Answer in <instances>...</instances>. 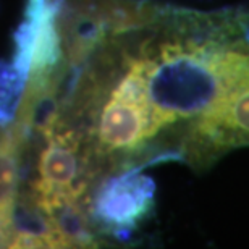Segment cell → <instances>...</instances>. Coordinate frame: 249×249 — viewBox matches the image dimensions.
<instances>
[{
    "label": "cell",
    "mask_w": 249,
    "mask_h": 249,
    "mask_svg": "<svg viewBox=\"0 0 249 249\" xmlns=\"http://www.w3.org/2000/svg\"><path fill=\"white\" fill-rule=\"evenodd\" d=\"M249 57V12L97 0L78 19L39 129L79 144L92 180L181 162L196 123Z\"/></svg>",
    "instance_id": "6da1fadb"
},
{
    "label": "cell",
    "mask_w": 249,
    "mask_h": 249,
    "mask_svg": "<svg viewBox=\"0 0 249 249\" xmlns=\"http://www.w3.org/2000/svg\"><path fill=\"white\" fill-rule=\"evenodd\" d=\"M249 147V57L213 107L196 123L183 163L206 170L233 149Z\"/></svg>",
    "instance_id": "7a4b0ae2"
},
{
    "label": "cell",
    "mask_w": 249,
    "mask_h": 249,
    "mask_svg": "<svg viewBox=\"0 0 249 249\" xmlns=\"http://www.w3.org/2000/svg\"><path fill=\"white\" fill-rule=\"evenodd\" d=\"M154 194L156 186L142 170L117 173L99 183L89 212L101 240H128L152 212Z\"/></svg>",
    "instance_id": "3957f363"
},
{
    "label": "cell",
    "mask_w": 249,
    "mask_h": 249,
    "mask_svg": "<svg viewBox=\"0 0 249 249\" xmlns=\"http://www.w3.org/2000/svg\"><path fill=\"white\" fill-rule=\"evenodd\" d=\"M29 133L18 120L0 129V246H8L21 193Z\"/></svg>",
    "instance_id": "277c9868"
}]
</instances>
